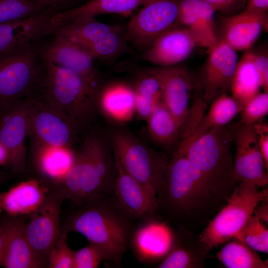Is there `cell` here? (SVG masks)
<instances>
[{"instance_id": "f1b7e54d", "label": "cell", "mask_w": 268, "mask_h": 268, "mask_svg": "<svg viewBox=\"0 0 268 268\" xmlns=\"http://www.w3.org/2000/svg\"><path fill=\"white\" fill-rule=\"evenodd\" d=\"M149 0H90L80 5L57 13L53 22L60 26L83 17H94L108 13L127 14Z\"/></svg>"}, {"instance_id": "ab89813d", "label": "cell", "mask_w": 268, "mask_h": 268, "mask_svg": "<svg viewBox=\"0 0 268 268\" xmlns=\"http://www.w3.org/2000/svg\"><path fill=\"white\" fill-rule=\"evenodd\" d=\"M74 252L68 245L67 235H61L48 256V268H73Z\"/></svg>"}, {"instance_id": "ba28073f", "label": "cell", "mask_w": 268, "mask_h": 268, "mask_svg": "<svg viewBox=\"0 0 268 268\" xmlns=\"http://www.w3.org/2000/svg\"><path fill=\"white\" fill-rule=\"evenodd\" d=\"M104 134L97 131L88 133L75 150L73 163L60 183L59 188L65 200L77 205L101 193L96 164L98 147Z\"/></svg>"}, {"instance_id": "ffe728a7", "label": "cell", "mask_w": 268, "mask_h": 268, "mask_svg": "<svg viewBox=\"0 0 268 268\" xmlns=\"http://www.w3.org/2000/svg\"><path fill=\"white\" fill-rule=\"evenodd\" d=\"M158 77L161 101L182 127L189 113V102L192 89L191 77L184 69L164 67L152 71Z\"/></svg>"}, {"instance_id": "2e32d148", "label": "cell", "mask_w": 268, "mask_h": 268, "mask_svg": "<svg viewBox=\"0 0 268 268\" xmlns=\"http://www.w3.org/2000/svg\"><path fill=\"white\" fill-rule=\"evenodd\" d=\"M29 139L27 171L49 187L56 186L72 165L75 150L72 147L50 145Z\"/></svg>"}, {"instance_id": "6da1fadb", "label": "cell", "mask_w": 268, "mask_h": 268, "mask_svg": "<svg viewBox=\"0 0 268 268\" xmlns=\"http://www.w3.org/2000/svg\"><path fill=\"white\" fill-rule=\"evenodd\" d=\"M157 211L190 231L207 224L222 207L185 154L175 151L169 158L164 180L156 194Z\"/></svg>"}, {"instance_id": "44dd1931", "label": "cell", "mask_w": 268, "mask_h": 268, "mask_svg": "<svg viewBox=\"0 0 268 268\" xmlns=\"http://www.w3.org/2000/svg\"><path fill=\"white\" fill-rule=\"evenodd\" d=\"M156 216L140 220L132 232L130 247L141 262L163 259L171 245L173 231L156 219Z\"/></svg>"}, {"instance_id": "f35d334b", "label": "cell", "mask_w": 268, "mask_h": 268, "mask_svg": "<svg viewBox=\"0 0 268 268\" xmlns=\"http://www.w3.org/2000/svg\"><path fill=\"white\" fill-rule=\"evenodd\" d=\"M239 123L254 125L268 113V93L259 92L245 104Z\"/></svg>"}, {"instance_id": "30bf717a", "label": "cell", "mask_w": 268, "mask_h": 268, "mask_svg": "<svg viewBox=\"0 0 268 268\" xmlns=\"http://www.w3.org/2000/svg\"><path fill=\"white\" fill-rule=\"evenodd\" d=\"M33 107L29 97L0 107V142L9 153V169L18 176L27 172L25 141Z\"/></svg>"}, {"instance_id": "3957f363", "label": "cell", "mask_w": 268, "mask_h": 268, "mask_svg": "<svg viewBox=\"0 0 268 268\" xmlns=\"http://www.w3.org/2000/svg\"><path fill=\"white\" fill-rule=\"evenodd\" d=\"M233 128L234 125L229 124L215 127L184 151L179 152L185 155L200 174L207 189L222 207L238 183L231 152Z\"/></svg>"}, {"instance_id": "f546056e", "label": "cell", "mask_w": 268, "mask_h": 268, "mask_svg": "<svg viewBox=\"0 0 268 268\" xmlns=\"http://www.w3.org/2000/svg\"><path fill=\"white\" fill-rule=\"evenodd\" d=\"M146 121L151 138L172 154L180 142V128L161 100Z\"/></svg>"}, {"instance_id": "7c38bea8", "label": "cell", "mask_w": 268, "mask_h": 268, "mask_svg": "<svg viewBox=\"0 0 268 268\" xmlns=\"http://www.w3.org/2000/svg\"><path fill=\"white\" fill-rule=\"evenodd\" d=\"M143 5L130 21L126 38L147 49L178 22L179 0H149Z\"/></svg>"}, {"instance_id": "7a4b0ae2", "label": "cell", "mask_w": 268, "mask_h": 268, "mask_svg": "<svg viewBox=\"0 0 268 268\" xmlns=\"http://www.w3.org/2000/svg\"><path fill=\"white\" fill-rule=\"evenodd\" d=\"M73 207L61 223V235L75 232L90 243L104 249L111 261L119 265L130 247L134 220L114 196L96 195Z\"/></svg>"}, {"instance_id": "d4e9b609", "label": "cell", "mask_w": 268, "mask_h": 268, "mask_svg": "<svg viewBox=\"0 0 268 268\" xmlns=\"http://www.w3.org/2000/svg\"><path fill=\"white\" fill-rule=\"evenodd\" d=\"M215 11L202 0H180L178 22L189 31L197 45L209 50L218 40L215 29Z\"/></svg>"}, {"instance_id": "5b68a950", "label": "cell", "mask_w": 268, "mask_h": 268, "mask_svg": "<svg viewBox=\"0 0 268 268\" xmlns=\"http://www.w3.org/2000/svg\"><path fill=\"white\" fill-rule=\"evenodd\" d=\"M46 74L44 60L35 43L0 55V107L33 96Z\"/></svg>"}, {"instance_id": "484cf974", "label": "cell", "mask_w": 268, "mask_h": 268, "mask_svg": "<svg viewBox=\"0 0 268 268\" xmlns=\"http://www.w3.org/2000/svg\"><path fill=\"white\" fill-rule=\"evenodd\" d=\"M210 251L192 231L181 227L173 231L170 248L158 268H202Z\"/></svg>"}, {"instance_id": "5bb4252c", "label": "cell", "mask_w": 268, "mask_h": 268, "mask_svg": "<svg viewBox=\"0 0 268 268\" xmlns=\"http://www.w3.org/2000/svg\"><path fill=\"white\" fill-rule=\"evenodd\" d=\"M35 46L42 57L54 65L73 71L100 86L94 67L95 59L83 47L67 37L56 32L47 42Z\"/></svg>"}, {"instance_id": "816d5d0a", "label": "cell", "mask_w": 268, "mask_h": 268, "mask_svg": "<svg viewBox=\"0 0 268 268\" xmlns=\"http://www.w3.org/2000/svg\"><path fill=\"white\" fill-rule=\"evenodd\" d=\"M247 0H238L240 6H243L246 2Z\"/></svg>"}, {"instance_id": "1f68e13d", "label": "cell", "mask_w": 268, "mask_h": 268, "mask_svg": "<svg viewBox=\"0 0 268 268\" xmlns=\"http://www.w3.org/2000/svg\"><path fill=\"white\" fill-rule=\"evenodd\" d=\"M122 30L98 21L94 17H83L74 19L59 26V33L78 43L84 49L103 35Z\"/></svg>"}, {"instance_id": "d590c367", "label": "cell", "mask_w": 268, "mask_h": 268, "mask_svg": "<svg viewBox=\"0 0 268 268\" xmlns=\"http://www.w3.org/2000/svg\"><path fill=\"white\" fill-rule=\"evenodd\" d=\"M46 8L34 0H0V24L32 16Z\"/></svg>"}, {"instance_id": "8d00e7d4", "label": "cell", "mask_w": 268, "mask_h": 268, "mask_svg": "<svg viewBox=\"0 0 268 268\" xmlns=\"http://www.w3.org/2000/svg\"><path fill=\"white\" fill-rule=\"evenodd\" d=\"M121 32L120 30L106 34L89 45L85 49L94 59H107L114 57L124 48Z\"/></svg>"}, {"instance_id": "4316f807", "label": "cell", "mask_w": 268, "mask_h": 268, "mask_svg": "<svg viewBox=\"0 0 268 268\" xmlns=\"http://www.w3.org/2000/svg\"><path fill=\"white\" fill-rule=\"evenodd\" d=\"M96 105L98 112L110 121L118 124L129 122L135 114L134 87L123 82L101 86Z\"/></svg>"}, {"instance_id": "9c48e42d", "label": "cell", "mask_w": 268, "mask_h": 268, "mask_svg": "<svg viewBox=\"0 0 268 268\" xmlns=\"http://www.w3.org/2000/svg\"><path fill=\"white\" fill-rule=\"evenodd\" d=\"M33 107L28 137L48 145L72 147L86 128L75 121L54 105L30 97Z\"/></svg>"}, {"instance_id": "52a82bcc", "label": "cell", "mask_w": 268, "mask_h": 268, "mask_svg": "<svg viewBox=\"0 0 268 268\" xmlns=\"http://www.w3.org/2000/svg\"><path fill=\"white\" fill-rule=\"evenodd\" d=\"M268 187L261 191L256 186L238 182L227 202L198 236L210 251L231 239L253 215L257 205L268 199Z\"/></svg>"}, {"instance_id": "836d02e7", "label": "cell", "mask_w": 268, "mask_h": 268, "mask_svg": "<svg viewBox=\"0 0 268 268\" xmlns=\"http://www.w3.org/2000/svg\"><path fill=\"white\" fill-rule=\"evenodd\" d=\"M135 114L146 120L157 105L161 100L159 80L152 71L141 76L134 87Z\"/></svg>"}, {"instance_id": "83f0119b", "label": "cell", "mask_w": 268, "mask_h": 268, "mask_svg": "<svg viewBox=\"0 0 268 268\" xmlns=\"http://www.w3.org/2000/svg\"><path fill=\"white\" fill-rule=\"evenodd\" d=\"M244 106L228 94H222L211 103L207 113L193 131L182 140L176 151H184L192 143L200 137L217 127L228 124L242 110Z\"/></svg>"}, {"instance_id": "74e56055", "label": "cell", "mask_w": 268, "mask_h": 268, "mask_svg": "<svg viewBox=\"0 0 268 268\" xmlns=\"http://www.w3.org/2000/svg\"><path fill=\"white\" fill-rule=\"evenodd\" d=\"M105 260L111 261L108 253L100 246L89 243L75 251L73 268H96Z\"/></svg>"}, {"instance_id": "4dcf8cb0", "label": "cell", "mask_w": 268, "mask_h": 268, "mask_svg": "<svg viewBox=\"0 0 268 268\" xmlns=\"http://www.w3.org/2000/svg\"><path fill=\"white\" fill-rule=\"evenodd\" d=\"M261 83L253 62V52L246 50L238 60L231 86V96L243 106L260 92Z\"/></svg>"}, {"instance_id": "f907efd6", "label": "cell", "mask_w": 268, "mask_h": 268, "mask_svg": "<svg viewBox=\"0 0 268 268\" xmlns=\"http://www.w3.org/2000/svg\"><path fill=\"white\" fill-rule=\"evenodd\" d=\"M224 9H225L232 5L235 0H221Z\"/></svg>"}, {"instance_id": "7dc6e473", "label": "cell", "mask_w": 268, "mask_h": 268, "mask_svg": "<svg viewBox=\"0 0 268 268\" xmlns=\"http://www.w3.org/2000/svg\"><path fill=\"white\" fill-rule=\"evenodd\" d=\"M0 166L9 168V155L8 151L0 142Z\"/></svg>"}, {"instance_id": "681fc988", "label": "cell", "mask_w": 268, "mask_h": 268, "mask_svg": "<svg viewBox=\"0 0 268 268\" xmlns=\"http://www.w3.org/2000/svg\"><path fill=\"white\" fill-rule=\"evenodd\" d=\"M212 6L216 10L224 9L221 0H202Z\"/></svg>"}, {"instance_id": "d6a6232c", "label": "cell", "mask_w": 268, "mask_h": 268, "mask_svg": "<svg viewBox=\"0 0 268 268\" xmlns=\"http://www.w3.org/2000/svg\"><path fill=\"white\" fill-rule=\"evenodd\" d=\"M217 253L219 261L227 268H267L257 251L232 238Z\"/></svg>"}, {"instance_id": "7bdbcfd3", "label": "cell", "mask_w": 268, "mask_h": 268, "mask_svg": "<svg viewBox=\"0 0 268 268\" xmlns=\"http://www.w3.org/2000/svg\"><path fill=\"white\" fill-rule=\"evenodd\" d=\"M46 7H55L63 11L74 6L77 2L82 0H34Z\"/></svg>"}, {"instance_id": "cb8c5ba5", "label": "cell", "mask_w": 268, "mask_h": 268, "mask_svg": "<svg viewBox=\"0 0 268 268\" xmlns=\"http://www.w3.org/2000/svg\"><path fill=\"white\" fill-rule=\"evenodd\" d=\"M267 12L244 10L241 13L223 18L221 40L234 50H247L264 30L267 31Z\"/></svg>"}, {"instance_id": "b9f144b4", "label": "cell", "mask_w": 268, "mask_h": 268, "mask_svg": "<svg viewBox=\"0 0 268 268\" xmlns=\"http://www.w3.org/2000/svg\"><path fill=\"white\" fill-rule=\"evenodd\" d=\"M253 62L259 75L261 87L264 92L268 93V57L266 52L253 51Z\"/></svg>"}, {"instance_id": "7402d4cb", "label": "cell", "mask_w": 268, "mask_h": 268, "mask_svg": "<svg viewBox=\"0 0 268 268\" xmlns=\"http://www.w3.org/2000/svg\"><path fill=\"white\" fill-rule=\"evenodd\" d=\"M197 45L186 28L173 27L158 37L146 49L142 59L162 67L174 66L186 60Z\"/></svg>"}, {"instance_id": "c3c4849f", "label": "cell", "mask_w": 268, "mask_h": 268, "mask_svg": "<svg viewBox=\"0 0 268 268\" xmlns=\"http://www.w3.org/2000/svg\"><path fill=\"white\" fill-rule=\"evenodd\" d=\"M18 176L9 170L0 169V185Z\"/></svg>"}, {"instance_id": "e575fe53", "label": "cell", "mask_w": 268, "mask_h": 268, "mask_svg": "<svg viewBox=\"0 0 268 268\" xmlns=\"http://www.w3.org/2000/svg\"><path fill=\"white\" fill-rule=\"evenodd\" d=\"M233 237L257 252H268V230L265 223L255 215L248 218Z\"/></svg>"}, {"instance_id": "277c9868", "label": "cell", "mask_w": 268, "mask_h": 268, "mask_svg": "<svg viewBox=\"0 0 268 268\" xmlns=\"http://www.w3.org/2000/svg\"><path fill=\"white\" fill-rule=\"evenodd\" d=\"M43 60L46 74L41 87L32 97L54 105L84 127L89 126L98 113L96 98L101 86Z\"/></svg>"}, {"instance_id": "8992f818", "label": "cell", "mask_w": 268, "mask_h": 268, "mask_svg": "<svg viewBox=\"0 0 268 268\" xmlns=\"http://www.w3.org/2000/svg\"><path fill=\"white\" fill-rule=\"evenodd\" d=\"M108 135L114 157L124 170L156 195L165 177L167 155L148 147L125 129H114Z\"/></svg>"}, {"instance_id": "9a60e30c", "label": "cell", "mask_w": 268, "mask_h": 268, "mask_svg": "<svg viewBox=\"0 0 268 268\" xmlns=\"http://www.w3.org/2000/svg\"><path fill=\"white\" fill-rule=\"evenodd\" d=\"M61 11L48 7L32 16L0 24V55L53 35L59 26L53 18Z\"/></svg>"}, {"instance_id": "ee69618b", "label": "cell", "mask_w": 268, "mask_h": 268, "mask_svg": "<svg viewBox=\"0 0 268 268\" xmlns=\"http://www.w3.org/2000/svg\"><path fill=\"white\" fill-rule=\"evenodd\" d=\"M245 10L257 12H267L268 0H247Z\"/></svg>"}, {"instance_id": "603a6c76", "label": "cell", "mask_w": 268, "mask_h": 268, "mask_svg": "<svg viewBox=\"0 0 268 268\" xmlns=\"http://www.w3.org/2000/svg\"><path fill=\"white\" fill-rule=\"evenodd\" d=\"M50 187L33 177L0 194V216L26 217L43 203Z\"/></svg>"}, {"instance_id": "f6af8a7d", "label": "cell", "mask_w": 268, "mask_h": 268, "mask_svg": "<svg viewBox=\"0 0 268 268\" xmlns=\"http://www.w3.org/2000/svg\"><path fill=\"white\" fill-rule=\"evenodd\" d=\"M260 202L255 207L253 214L264 223L268 222V199Z\"/></svg>"}, {"instance_id": "bcb514c9", "label": "cell", "mask_w": 268, "mask_h": 268, "mask_svg": "<svg viewBox=\"0 0 268 268\" xmlns=\"http://www.w3.org/2000/svg\"><path fill=\"white\" fill-rule=\"evenodd\" d=\"M6 242V232L5 227L0 220V267H2Z\"/></svg>"}, {"instance_id": "d6986e66", "label": "cell", "mask_w": 268, "mask_h": 268, "mask_svg": "<svg viewBox=\"0 0 268 268\" xmlns=\"http://www.w3.org/2000/svg\"><path fill=\"white\" fill-rule=\"evenodd\" d=\"M0 220L6 232V242L2 267L5 268H48V260L32 248L24 230V217L2 215Z\"/></svg>"}, {"instance_id": "e0dca14e", "label": "cell", "mask_w": 268, "mask_h": 268, "mask_svg": "<svg viewBox=\"0 0 268 268\" xmlns=\"http://www.w3.org/2000/svg\"><path fill=\"white\" fill-rule=\"evenodd\" d=\"M238 61L236 51L221 39L208 50L201 72L204 88L203 100L206 104H211L220 95L230 92Z\"/></svg>"}, {"instance_id": "8fae6325", "label": "cell", "mask_w": 268, "mask_h": 268, "mask_svg": "<svg viewBox=\"0 0 268 268\" xmlns=\"http://www.w3.org/2000/svg\"><path fill=\"white\" fill-rule=\"evenodd\" d=\"M42 205L26 218L24 230L33 249L48 260L50 252L61 235L62 206L65 200L61 190L50 187Z\"/></svg>"}, {"instance_id": "60d3db41", "label": "cell", "mask_w": 268, "mask_h": 268, "mask_svg": "<svg viewBox=\"0 0 268 268\" xmlns=\"http://www.w3.org/2000/svg\"><path fill=\"white\" fill-rule=\"evenodd\" d=\"M261 154L268 170V125L263 119L253 125Z\"/></svg>"}, {"instance_id": "4fadbf2b", "label": "cell", "mask_w": 268, "mask_h": 268, "mask_svg": "<svg viewBox=\"0 0 268 268\" xmlns=\"http://www.w3.org/2000/svg\"><path fill=\"white\" fill-rule=\"evenodd\" d=\"M232 139L236 146L233 168L237 182H244L257 187L267 186L268 171L260 152L253 125L235 124Z\"/></svg>"}, {"instance_id": "ac0fdd59", "label": "cell", "mask_w": 268, "mask_h": 268, "mask_svg": "<svg viewBox=\"0 0 268 268\" xmlns=\"http://www.w3.org/2000/svg\"><path fill=\"white\" fill-rule=\"evenodd\" d=\"M115 159L118 175L114 197L118 203L135 220H143L156 215V194L127 173Z\"/></svg>"}]
</instances>
